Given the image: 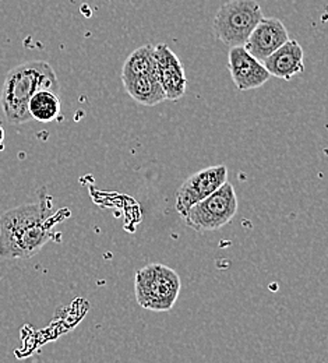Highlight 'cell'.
<instances>
[{
    "mask_svg": "<svg viewBox=\"0 0 328 363\" xmlns=\"http://www.w3.org/2000/svg\"><path fill=\"white\" fill-rule=\"evenodd\" d=\"M263 65L270 76L289 82L296 74L305 72L303 48L296 40H288L276 52H273Z\"/></svg>",
    "mask_w": 328,
    "mask_h": 363,
    "instance_id": "obj_10",
    "label": "cell"
},
{
    "mask_svg": "<svg viewBox=\"0 0 328 363\" xmlns=\"http://www.w3.org/2000/svg\"><path fill=\"white\" fill-rule=\"evenodd\" d=\"M122 82L128 94L144 106H155L166 101L157 73L122 79Z\"/></svg>",
    "mask_w": 328,
    "mask_h": 363,
    "instance_id": "obj_11",
    "label": "cell"
},
{
    "mask_svg": "<svg viewBox=\"0 0 328 363\" xmlns=\"http://www.w3.org/2000/svg\"><path fill=\"white\" fill-rule=\"evenodd\" d=\"M228 70L239 91L260 89L271 77L264 65L251 56L244 46L231 48L228 55Z\"/></svg>",
    "mask_w": 328,
    "mask_h": 363,
    "instance_id": "obj_8",
    "label": "cell"
},
{
    "mask_svg": "<svg viewBox=\"0 0 328 363\" xmlns=\"http://www.w3.org/2000/svg\"><path fill=\"white\" fill-rule=\"evenodd\" d=\"M154 55L157 76L166 101H178L188 89V79L181 59L166 44L155 46Z\"/></svg>",
    "mask_w": 328,
    "mask_h": 363,
    "instance_id": "obj_7",
    "label": "cell"
},
{
    "mask_svg": "<svg viewBox=\"0 0 328 363\" xmlns=\"http://www.w3.org/2000/svg\"><path fill=\"white\" fill-rule=\"evenodd\" d=\"M56 224L50 203L23 204L0 216V259H30L53 239Z\"/></svg>",
    "mask_w": 328,
    "mask_h": 363,
    "instance_id": "obj_1",
    "label": "cell"
},
{
    "mask_svg": "<svg viewBox=\"0 0 328 363\" xmlns=\"http://www.w3.org/2000/svg\"><path fill=\"white\" fill-rule=\"evenodd\" d=\"M261 18V7L256 0H231L217 11L213 33L224 45L243 46Z\"/></svg>",
    "mask_w": 328,
    "mask_h": 363,
    "instance_id": "obj_4",
    "label": "cell"
},
{
    "mask_svg": "<svg viewBox=\"0 0 328 363\" xmlns=\"http://www.w3.org/2000/svg\"><path fill=\"white\" fill-rule=\"evenodd\" d=\"M289 40V33L281 20L263 17L247 38L244 49L261 63Z\"/></svg>",
    "mask_w": 328,
    "mask_h": 363,
    "instance_id": "obj_9",
    "label": "cell"
},
{
    "mask_svg": "<svg viewBox=\"0 0 328 363\" xmlns=\"http://www.w3.org/2000/svg\"><path fill=\"white\" fill-rule=\"evenodd\" d=\"M28 113L31 119L49 123L57 119L60 113V98L55 91H37L28 102Z\"/></svg>",
    "mask_w": 328,
    "mask_h": 363,
    "instance_id": "obj_12",
    "label": "cell"
},
{
    "mask_svg": "<svg viewBox=\"0 0 328 363\" xmlns=\"http://www.w3.org/2000/svg\"><path fill=\"white\" fill-rule=\"evenodd\" d=\"M3 141H4V129L0 126V150H3Z\"/></svg>",
    "mask_w": 328,
    "mask_h": 363,
    "instance_id": "obj_14",
    "label": "cell"
},
{
    "mask_svg": "<svg viewBox=\"0 0 328 363\" xmlns=\"http://www.w3.org/2000/svg\"><path fill=\"white\" fill-rule=\"evenodd\" d=\"M155 46L151 44L140 46L136 50H133L122 69V79H130L144 74H152L157 73V65H155V55H154Z\"/></svg>",
    "mask_w": 328,
    "mask_h": 363,
    "instance_id": "obj_13",
    "label": "cell"
},
{
    "mask_svg": "<svg viewBox=\"0 0 328 363\" xmlns=\"http://www.w3.org/2000/svg\"><path fill=\"white\" fill-rule=\"evenodd\" d=\"M237 204L234 186L225 182L213 194L194 204L185 221L198 233L218 230L232 221L237 213Z\"/></svg>",
    "mask_w": 328,
    "mask_h": 363,
    "instance_id": "obj_5",
    "label": "cell"
},
{
    "mask_svg": "<svg viewBox=\"0 0 328 363\" xmlns=\"http://www.w3.org/2000/svg\"><path fill=\"white\" fill-rule=\"evenodd\" d=\"M40 90L55 91L60 86L53 67L43 60H31L13 67L4 79L0 104L9 123L21 125L31 121L28 102Z\"/></svg>",
    "mask_w": 328,
    "mask_h": 363,
    "instance_id": "obj_2",
    "label": "cell"
},
{
    "mask_svg": "<svg viewBox=\"0 0 328 363\" xmlns=\"http://www.w3.org/2000/svg\"><path fill=\"white\" fill-rule=\"evenodd\" d=\"M225 182H228V168L225 165L210 167L188 177L176 191L175 207L179 216L185 218L194 204L213 194Z\"/></svg>",
    "mask_w": 328,
    "mask_h": 363,
    "instance_id": "obj_6",
    "label": "cell"
},
{
    "mask_svg": "<svg viewBox=\"0 0 328 363\" xmlns=\"http://www.w3.org/2000/svg\"><path fill=\"white\" fill-rule=\"evenodd\" d=\"M182 288L179 274L164 264H149L136 274L135 292L141 308L151 312H169Z\"/></svg>",
    "mask_w": 328,
    "mask_h": 363,
    "instance_id": "obj_3",
    "label": "cell"
}]
</instances>
